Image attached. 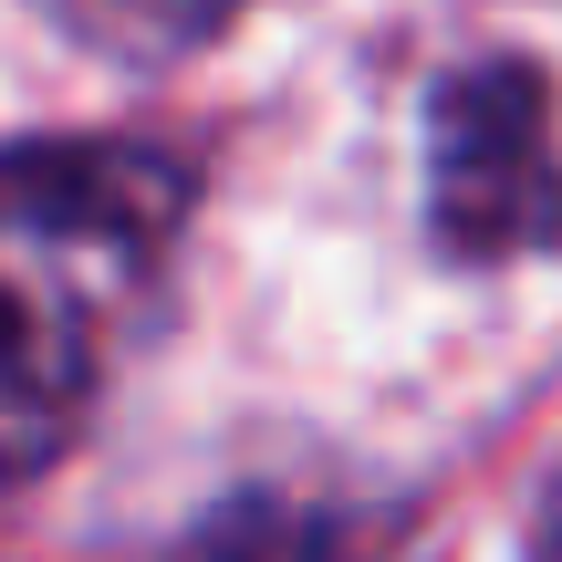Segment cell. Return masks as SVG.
Instances as JSON below:
<instances>
[{"label":"cell","mask_w":562,"mask_h":562,"mask_svg":"<svg viewBox=\"0 0 562 562\" xmlns=\"http://www.w3.org/2000/svg\"><path fill=\"white\" fill-rule=\"evenodd\" d=\"M199 209L167 146L53 136L0 157V480H32L94 417L125 323L157 302Z\"/></svg>","instance_id":"cell-1"},{"label":"cell","mask_w":562,"mask_h":562,"mask_svg":"<svg viewBox=\"0 0 562 562\" xmlns=\"http://www.w3.org/2000/svg\"><path fill=\"white\" fill-rule=\"evenodd\" d=\"M427 229L459 261L562 240V115L531 63H459L427 94Z\"/></svg>","instance_id":"cell-2"},{"label":"cell","mask_w":562,"mask_h":562,"mask_svg":"<svg viewBox=\"0 0 562 562\" xmlns=\"http://www.w3.org/2000/svg\"><path fill=\"white\" fill-rule=\"evenodd\" d=\"M42 11L104 63H188L240 21V0H42Z\"/></svg>","instance_id":"cell-3"},{"label":"cell","mask_w":562,"mask_h":562,"mask_svg":"<svg viewBox=\"0 0 562 562\" xmlns=\"http://www.w3.org/2000/svg\"><path fill=\"white\" fill-rule=\"evenodd\" d=\"M531 562H562V469H552L542 510H531Z\"/></svg>","instance_id":"cell-4"}]
</instances>
